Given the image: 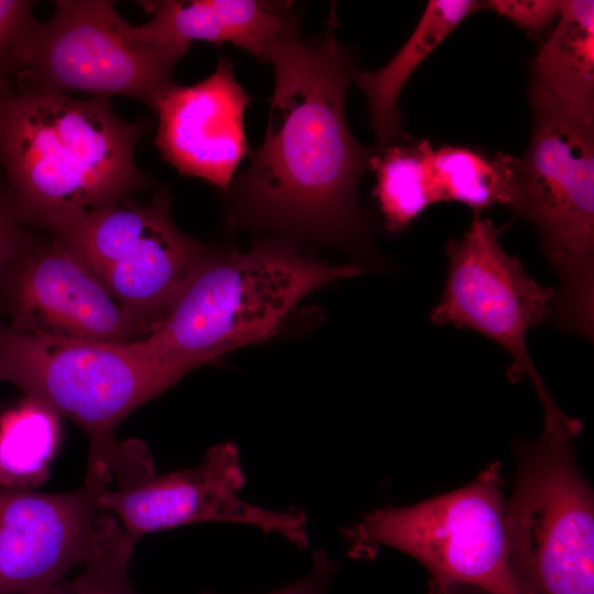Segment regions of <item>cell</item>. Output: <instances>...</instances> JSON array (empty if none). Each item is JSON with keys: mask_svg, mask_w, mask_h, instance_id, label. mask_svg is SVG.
I'll return each mask as SVG.
<instances>
[{"mask_svg": "<svg viewBox=\"0 0 594 594\" xmlns=\"http://www.w3.org/2000/svg\"><path fill=\"white\" fill-rule=\"evenodd\" d=\"M336 22L332 12L327 31L305 41L295 11L270 45L274 90L265 138L227 193L232 223L364 255L372 224L358 191L375 148L346 123V91L360 72L352 50L336 37Z\"/></svg>", "mask_w": 594, "mask_h": 594, "instance_id": "obj_1", "label": "cell"}, {"mask_svg": "<svg viewBox=\"0 0 594 594\" xmlns=\"http://www.w3.org/2000/svg\"><path fill=\"white\" fill-rule=\"evenodd\" d=\"M152 121H128L108 98L18 85L0 96V169L25 227L53 233L146 188L136 144Z\"/></svg>", "mask_w": 594, "mask_h": 594, "instance_id": "obj_2", "label": "cell"}, {"mask_svg": "<svg viewBox=\"0 0 594 594\" xmlns=\"http://www.w3.org/2000/svg\"><path fill=\"white\" fill-rule=\"evenodd\" d=\"M183 376L143 339L107 343L36 336L0 319V381L78 425L89 440L88 468L114 479L118 488L139 484L155 472L146 446L118 441L116 428Z\"/></svg>", "mask_w": 594, "mask_h": 594, "instance_id": "obj_3", "label": "cell"}, {"mask_svg": "<svg viewBox=\"0 0 594 594\" xmlns=\"http://www.w3.org/2000/svg\"><path fill=\"white\" fill-rule=\"evenodd\" d=\"M367 271L358 264H324L279 238L260 239L244 253L211 249L143 341L186 375L227 352L271 338L307 295Z\"/></svg>", "mask_w": 594, "mask_h": 594, "instance_id": "obj_4", "label": "cell"}, {"mask_svg": "<svg viewBox=\"0 0 594 594\" xmlns=\"http://www.w3.org/2000/svg\"><path fill=\"white\" fill-rule=\"evenodd\" d=\"M529 147L509 208L536 228L556 272L550 321L594 332V119L534 106Z\"/></svg>", "mask_w": 594, "mask_h": 594, "instance_id": "obj_5", "label": "cell"}, {"mask_svg": "<svg viewBox=\"0 0 594 594\" xmlns=\"http://www.w3.org/2000/svg\"><path fill=\"white\" fill-rule=\"evenodd\" d=\"M582 422L546 414L537 440L517 447L506 502L510 568L524 594H594V498L575 461Z\"/></svg>", "mask_w": 594, "mask_h": 594, "instance_id": "obj_6", "label": "cell"}, {"mask_svg": "<svg viewBox=\"0 0 594 594\" xmlns=\"http://www.w3.org/2000/svg\"><path fill=\"white\" fill-rule=\"evenodd\" d=\"M501 463L471 483L411 506L365 513L342 535L354 558L388 546L429 573L428 594H524L510 568Z\"/></svg>", "mask_w": 594, "mask_h": 594, "instance_id": "obj_7", "label": "cell"}, {"mask_svg": "<svg viewBox=\"0 0 594 594\" xmlns=\"http://www.w3.org/2000/svg\"><path fill=\"white\" fill-rule=\"evenodd\" d=\"M188 50L146 38L119 14L114 2L58 0L51 19L37 21L15 86L125 96L153 110L175 82L174 68Z\"/></svg>", "mask_w": 594, "mask_h": 594, "instance_id": "obj_8", "label": "cell"}, {"mask_svg": "<svg viewBox=\"0 0 594 594\" xmlns=\"http://www.w3.org/2000/svg\"><path fill=\"white\" fill-rule=\"evenodd\" d=\"M170 199L162 186L146 205L125 200L48 233L152 331L211 251L176 227Z\"/></svg>", "mask_w": 594, "mask_h": 594, "instance_id": "obj_9", "label": "cell"}, {"mask_svg": "<svg viewBox=\"0 0 594 594\" xmlns=\"http://www.w3.org/2000/svg\"><path fill=\"white\" fill-rule=\"evenodd\" d=\"M501 229L474 215L470 229L447 244L448 271L435 324L469 328L498 343L512 358L509 381L527 376L541 403L551 397L526 344L530 328L550 321L556 289L542 286L499 243Z\"/></svg>", "mask_w": 594, "mask_h": 594, "instance_id": "obj_10", "label": "cell"}, {"mask_svg": "<svg viewBox=\"0 0 594 594\" xmlns=\"http://www.w3.org/2000/svg\"><path fill=\"white\" fill-rule=\"evenodd\" d=\"M0 312L13 329L36 336L129 343L152 331L51 234L31 235L3 282Z\"/></svg>", "mask_w": 594, "mask_h": 594, "instance_id": "obj_11", "label": "cell"}, {"mask_svg": "<svg viewBox=\"0 0 594 594\" xmlns=\"http://www.w3.org/2000/svg\"><path fill=\"white\" fill-rule=\"evenodd\" d=\"M245 484L240 452L233 442L211 447L194 469L176 471L136 485L98 493L101 509L113 515L138 541L148 532L204 521H227L277 534L298 548L309 546L307 515L297 506L277 512L242 501Z\"/></svg>", "mask_w": 594, "mask_h": 594, "instance_id": "obj_12", "label": "cell"}, {"mask_svg": "<svg viewBox=\"0 0 594 594\" xmlns=\"http://www.w3.org/2000/svg\"><path fill=\"white\" fill-rule=\"evenodd\" d=\"M110 481L88 468L66 493L0 486V594H47L96 553L109 518L98 493Z\"/></svg>", "mask_w": 594, "mask_h": 594, "instance_id": "obj_13", "label": "cell"}, {"mask_svg": "<svg viewBox=\"0 0 594 594\" xmlns=\"http://www.w3.org/2000/svg\"><path fill=\"white\" fill-rule=\"evenodd\" d=\"M221 56L215 72L185 86L174 82L153 109L158 124L154 145L180 175L194 176L228 191L244 156L251 154L244 112L252 101Z\"/></svg>", "mask_w": 594, "mask_h": 594, "instance_id": "obj_14", "label": "cell"}, {"mask_svg": "<svg viewBox=\"0 0 594 594\" xmlns=\"http://www.w3.org/2000/svg\"><path fill=\"white\" fill-rule=\"evenodd\" d=\"M296 10L293 2L262 0L160 1L139 31L163 44L230 42L266 62L267 50Z\"/></svg>", "mask_w": 594, "mask_h": 594, "instance_id": "obj_15", "label": "cell"}, {"mask_svg": "<svg viewBox=\"0 0 594 594\" xmlns=\"http://www.w3.org/2000/svg\"><path fill=\"white\" fill-rule=\"evenodd\" d=\"M530 105L594 118V1L563 0L531 68Z\"/></svg>", "mask_w": 594, "mask_h": 594, "instance_id": "obj_16", "label": "cell"}, {"mask_svg": "<svg viewBox=\"0 0 594 594\" xmlns=\"http://www.w3.org/2000/svg\"><path fill=\"white\" fill-rule=\"evenodd\" d=\"M486 7L477 0H430L408 40L375 72H360L355 81L367 98L370 122L382 147L403 134L399 95L422 61L469 15Z\"/></svg>", "mask_w": 594, "mask_h": 594, "instance_id": "obj_17", "label": "cell"}, {"mask_svg": "<svg viewBox=\"0 0 594 594\" xmlns=\"http://www.w3.org/2000/svg\"><path fill=\"white\" fill-rule=\"evenodd\" d=\"M374 148L370 164L376 177L373 196L386 231L398 234L429 206L441 202L431 167L433 147L427 140H411L403 133Z\"/></svg>", "mask_w": 594, "mask_h": 594, "instance_id": "obj_18", "label": "cell"}, {"mask_svg": "<svg viewBox=\"0 0 594 594\" xmlns=\"http://www.w3.org/2000/svg\"><path fill=\"white\" fill-rule=\"evenodd\" d=\"M520 158L447 144L433 148L431 167L441 201H458L482 215L496 204L510 206Z\"/></svg>", "mask_w": 594, "mask_h": 594, "instance_id": "obj_19", "label": "cell"}, {"mask_svg": "<svg viewBox=\"0 0 594 594\" xmlns=\"http://www.w3.org/2000/svg\"><path fill=\"white\" fill-rule=\"evenodd\" d=\"M59 416L25 396L0 417V486L34 488L48 476L59 442Z\"/></svg>", "mask_w": 594, "mask_h": 594, "instance_id": "obj_20", "label": "cell"}, {"mask_svg": "<svg viewBox=\"0 0 594 594\" xmlns=\"http://www.w3.org/2000/svg\"><path fill=\"white\" fill-rule=\"evenodd\" d=\"M136 540L113 515L108 522L96 553L73 580H63L47 594H136L128 570Z\"/></svg>", "mask_w": 594, "mask_h": 594, "instance_id": "obj_21", "label": "cell"}, {"mask_svg": "<svg viewBox=\"0 0 594 594\" xmlns=\"http://www.w3.org/2000/svg\"><path fill=\"white\" fill-rule=\"evenodd\" d=\"M29 0H0V96L14 88L25 47L37 23Z\"/></svg>", "mask_w": 594, "mask_h": 594, "instance_id": "obj_22", "label": "cell"}, {"mask_svg": "<svg viewBox=\"0 0 594 594\" xmlns=\"http://www.w3.org/2000/svg\"><path fill=\"white\" fill-rule=\"evenodd\" d=\"M486 7L506 16L518 26L540 32L558 19L562 0H490Z\"/></svg>", "mask_w": 594, "mask_h": 594, "instance_id": "obj_23", "label": "cell"}, {"mask_svg": "<svg viewBox=\"0 0 594 594\" xmlns=\"http://www.w3.org/2000/svg\"><path fill=\"white\" fill-rule=\"evenodd\" d=\"M26 229L18 219L7 191L0 187V292L9 270L31 238Z\"/></svg>", "mask_w": 594, "mask_h": 594, "instance_id": "obj_24", "label": "cell"}, {"mask_svg": "<svg viewBox=\"0 0 594 594\" xmlns=\"http://www.w3.org/2000/svg\"><path fill=\"white\" fill-rule=\"evenodd\" d=\"M338 565L320 549L314 554L309 572L294 583L266 594H327Z\"/></svg>", "mask_w": 594, "mask_h": 594, "instance_id": "obj_25", "label": "cell"}]
</instances>
